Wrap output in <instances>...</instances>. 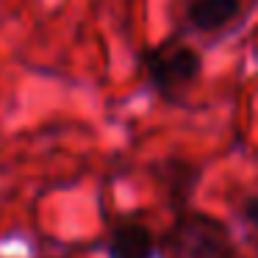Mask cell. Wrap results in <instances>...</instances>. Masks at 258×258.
Wrapping results in <instances>:
<instances>
[{
	"instance_id": "obj_1",
	"label": "cell",
	"mask_w": 258,
	"mask_h": 258,
	"mask_svg": "<svg viewBox=\"0 0 258 258\" xmlns=\"http://www.w3.org/2000/svg\"><path fill=\"white\" fill-rule=\"evenodd\" d=\"M142 64L153 89L164 100H178V95L191 86L203 73V58L189 45H156L142 53Z\"/></svg>"
},
{
	"instance_id": "obj_2",
	"label": "cell",
	"mask_w": 258,
	"mask_h": 258,
	"mask_svg": "<svg viewBox=\"0 0 258 258\" xmlns=\"http://www.w3.org/2000/svg\"><path fill=\"white\" fill-rule=\"evenodd\" d=\"M167 244L180 258H236V247L228 228L217 217L200 211L180 214Z\"/></svg>"
},
{
	"instance_id": "obj_3",
	"label": "cell",
	"mask_w": 258,
	"mask_h": 258,
	"mask_svg": "<svg viewBox=\"0 0 258 258\" xmlns=\"http://www.w3.org/2000/svg\"><path fill=\"white\" fill-rule=\"evenodd\" d=\"M241 14V0H189L186 23L200 34H217Z\"/></svg>"
},
{
	"instance_id": "obj_4",
	"label": "cell",
	"mask_w": 258,
	"mask_h": 258,
	"mask_svg": "<svg viewBox=\"0 0 258 258\" xmlns=\"http://www.w3.org/2000/svg\"><path fill=\"white\" fill-rule=\"evenodd\" d=\"M108 258H153L156 255V236L147 225L128 222L114 228L111 239L106 244Z\"/></svg>"
},
{
	"instance_id": "obj_5",
	"label": "cell",
	"mask_w": 258,
	"mask_h": 258,
	"mask_svg": "<svg viewBox=\"0 0 258 258\" xmlns=\"http://www.w3.org/2000/svg\"><path fill=\"white\" fill-rule=\"evenodd\" d=\"M197 178H200V169L189 161H169L164 167V183H167V191L175 203L186 206L197 186Z\"/></svg>"
},
{
	"instance_id": "obj_6",
	"label": "cell",
	"mask_w": 258,
	"mask_h": 258,
	"mask_svg": "<svg viewBox=\"0 0 258 258\" xmlns=\"http://www.w3.org/2000/svg\"><path fill=\"white\" fill-rule=\"evenodd\" d=\"M241 217H244L250 225H255V228H258V195L247 197V200L241 203Z\"/></svg>"
}]
</instances>
